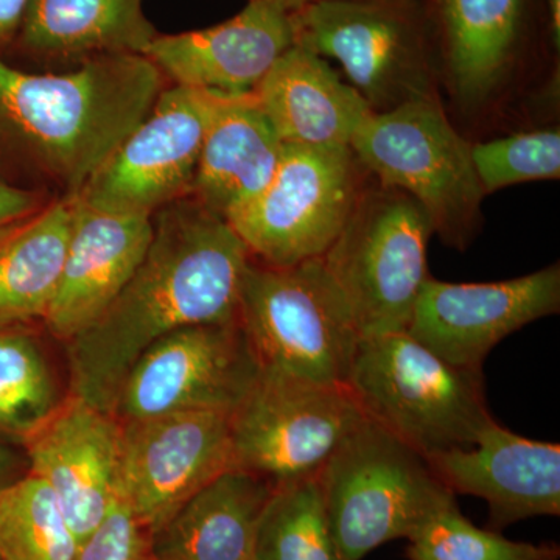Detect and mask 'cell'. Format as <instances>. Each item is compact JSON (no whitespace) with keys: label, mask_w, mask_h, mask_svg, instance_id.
<instances>
[{"label":"cell","mask_w":560,"mask_h":560,"mask_svg":"<svg viewBox=\"0 0 560 560\" xmlns=\"http://www.w3.org/2000/svg\"><path fill=\"white\" fill-rule=\"evenodd\" d=\"M253 560H342L318 477L275 489L261 515Z\"/></svg>","instance_id":"27"},{"label":"cell","mask_w":560,"mask_h":560,"mask_svg":"<svg viewBox=\"0 0 560 560\" xmlns=\"http://www.w3.org/2000/svg\"><path fill=\"white\" fill-rule=\"evenodd\" d=\"M293 2L294 11L302 9V7L311 5V3L319 2H341V0H291ZM355 2H377V0H355Z\"/></svg>","instance_id":"35"},{"label":"cell","mask_w":560,"mask_h":560,"mask_svg":"<svg viewBox=\"0 0 560 560\" xmlns=\"http://www.w3.org/2000/svg\"><path fill=\"white\" fill-rule=\"evenodd\" d=\"M408 560H559L558 544H528L481 529L464 517L458 503L438 512L411 537Z\"/></svg>","instance_id":"28"},{"label":"cell","mask_w":560,"mask_h":560,"mask_svg":"<svg viewBox=\"0 0 560 560\" xmlns=\"http://www.w3.org/2000/svg\"><path fill=\"white\" fill-rule=\"evenodd\" d=\"M282 150L253 92L228 95L206 132L189 197L230 220L267 187Z\"/></svg>","instance_id":"20"},{"label":"cell","mask_w":560,"mask_h":560,"mask_svg":"<svg viewBox=\"0 0 560 560\" xmlns=\"http://www.w3.org/2000/svg\"><path fill=\"white\" fill-rule=\"evenodd\" d=\"M238 320L261 370L305 385H346L361 335L323 260L285 268L250 260Z\"/></svg>","instance_id":"5"},{"label":"cell","mask_w":560,"mask_h":560,"mask_svg":"<svg viewBox=\"0 0 560 560\" xmlns=\"http://www.w3.org/2000/svg\"><path fill=\"white\" fill-rule=\"evenodd\" d=\"M559 308V264L501 282L452 283L429 276L407 331L453 366L481 372L501 340Z\"/></svg>","instance_id":"14"},{"label":"cell","mask_w":560,"mask_h":560,"mask_svg":"<svg viewBox=\"0 0 560 560\" xmlns=\"http://www.w3.org/2000/svg\"><path fill=\"white\" fill-rule=\"evenodd\" d=\"M226 97L168 83L77 197L95 209L147 215L189 197L206 132Z\"/></svg>","instance_id":"12"},{"label":"cell","mask_w":560,"mask_h":560,"mask_svg":"<svg viewBox=\"0 0 560 560\" xmlns=\"http://www.w3.org/2000/svg\"><path fill=\"white\" fill-rule=\"evenodd\" d=\"M153 215L95 209L75 198L60 285L43 326L62 342L95 323L149 249Z\"/></svg>","instance_id":"18"},{"label":"cell","mask_w":560,"mask_h":560,"mask_svg":"<svg viewBox=\"0 0 560 560\" xmlns=\"http://www.w3.org/2000/svg\"><path fill=\"white\" fill-rule=\"evenodd\" d=\"M433 221L415 198L364 186L348 221L320 260L345 294L361 338L407 331L429 278Z\"/></svg>","instance_id":"6"},{"label":"cell","mask_w":560,"mask_h":560,"mask_svg":"<svg viewBox=\"0 0 560 560\" xmlns=\"http://www.w3.org/2000/svg\"><path fill=\"white\" fill-rule=\"evenodd\" d=\"M282 143L350 147L374 110L326 60L291 46L253 91Z\"/></svg>","instance_id":"19"},{"label":"cell","mask_w":560,"mask_h":560,"mask_svg":"<svg viewBox=\"0 0 560 560\" xmlns=\"http://www.w3.org/2000/svg\"><path fill=\"white\" fill-rule=\"evenodd\" d=\"M260 374L259 357L241 320L183 327L132 364L110 415L119 422L180 411L231 415Z\"/></svg>","instance_id":"10"},{"label":"cell","mask_w":560,"mask_h":560,"mask_svg":"<svg viewBox=\"0 0 560 560\" xmlns=\"http://www.w3.org/2000/svg\"><path fill=\"white\" fill-rule=\"evenodd\" d=\"M28 474L24 448L18 442L0 436V490Z\"/></svg>","instance_id":"33"},{"label":"cell","mask_w":560,"mask_h":560,"mask_svg":"<svg viewBox=\"0 0 560 560\" xmlns=\"http://www.w3.org/2000/svg\"><path fill=\"white\" fill-rule=\"evenodd\" d=\"M80 541L57 497L35 475L0 490V560H73Z\"/></svg>","instance_id":"26"},{"label":"cell","mask_w":560,"mask_h":560,"mask_svg":"<svg viewBox=\"0 0 560 560\" xmlns=\"http://www.w3.org/2000/svg\"><path fill=\"white\" fill-rule=\"evenodd\" d=\"M327 521L342 560L407 539L456 503L425 456L364 416L319 471Z\"/></svg>","instance_id":"4"},{"label":"cell","mask_w":560,"mask_h":560,"mask_svg":"<svg viewBox=\"0 0 560 560\" xmlns=\"http://www.w3.org/2000/svg\"><path fill=\"white\" fill-rule=\"evenodd\" d=\"M275 489L249 471H223L153 534L154 559L253 560L261 515Z\"/></svg>","instance_id":"22"},{"label":"cell","mask_w":560,"mask_h":560,"mask_svg":"<svg viewBox=\"0 0 560 560\" xmlns=\"http://www.w3.org/2000/svg\"><path fill=\"white\" fill-rule=\"evenodd\" d=\"M145 0H32L14 44L47 66H73L105 55H143L160 33Z\"/></svg>","instance_id":"21"},{"label":"cell","mask_w":560,"mask_h":560,"mask_svg":"<svg viewBox=\"0 0 560 560\" xmlns=\"http://www.w3.org/2000/svg\"><path fill=\"white\" fill-rule=\"evenodd\" d=\"M120 423L119 499L151 534L234 469L230 415L180 411Z\"/></svg>","instance_id":"13"},{"label":"cell","mask_w":560,"mask_h":560,"mask_svg":"<svg viewBox=\"0 0 560 560\" xmlns=\"http://www.w3.org/2000/svg\"><path fill=\"white\" fill-rule=\"evenodd\" d=\"M550 5L551 36L556 47L560 44V0H548Z\"/></svg>","instance_id":"34"},{"label":"cell","mask_w":560,"mask_h":560,"mask_svg":"<svg viewBox=\"0 0 560 560\" xmlns=\"http://www.w3.org/2000/svg\"><path fill=\"white\" fill-rule=\"evenodd\" d=\"M120 436L110 412L69 394L22 441L28 474L49 486L80 544L119 500Z\"/></svg>","instance_id":"15"},{"label":"cell","mask_w":560,"mask_h":560,"mask_svg":"<svg viewBox=\"0 0 560 560\" xmlns=\"http://www.w3.org/2000/svg\"><path fill=\"white\" fill-rule=\"evenodd\" d=\"M291 24L294 44L340 61L374 113L436 97L422 35L394 0L311 3Z\"/></svg>","instance_id":"11"},{"label":"cell","mask_w":560,"mask_h":560,"mask_svg":"<svg viewBox=\"0 0 560 560\" xmlns=\"http://www.w3.org/2000/svg\"><path fill=\"white\" fill-rule=\"evenodd\" d=\"M62 400L33 326L0 327V436L22 444Z\"/></svg>","instance_id":"25"},{"label":"cell","mask_w":560,"mask_h":560,"mask_svg":"<svg viewBox=\"0 0 560 560\" xmlns=\"http://www.w3.org/2000/svg\"><path fill=\"white\" fill-rule=\"evenodd\" d=\"M167 84L143 55H105L62 72H27L0 55V173L77 197Z\"/></svg>","instance_id":"2"},{"label":"cell","mask_w":560,"mask_h":560,"mask_svg":"<svg viewBox=\"0 0 560 560\" xmlns=\"http://www.w3.org/2000/svg\"><path fill=\"white\" fill-rule=\"evenodd\" d=\"M364 419L346 386H315L261 370L231 412L232 467L275 488L316 478Z\"/></svg>","instance_id":"9"},{"label":"cell","mask_w":560,"mask_h":560,"mask_svg":"<svg viewBox=\"0 0 560 560\" xmlns=\"http://www.w3.org/2000/svg\"><path fill=\"white\" fill-rule=\"evenodd\" d=\"M453 495H474L489 506V529L560 514V445L534 441L490 422L469 447L427 458Z\"/></svg>","instance_id":"16"},{"label":"cell","mask_w":560,"mask_h":560,"mask_svg":"<svg viewBox=\"0 0 560 560\" xmlns=\"http://www.w3.org/2000/svg\"><path fill=\"white\" fill-rule=\"evenodd\" d=\"M32 0H0V55L13 46L20 35Z\"/></svg>","instance_id":"32"},{"label":"cell","mask_w":560,"mask_h":560,"mask_svg":"<svg viewBox=\"0 0 560 560\" xmlns=\"http://www.w3.org/2000/svg\"><path fill=\"white\" fill-rule=\"evenodd\" d=\"M364 172L350 147L283 143L270 183L228 223L259 264L320 259L366 186Z\"/></svg>","instance_id":"8"},{"label":"cell","mask_w":560,"mask_h":560,"mask_svg":"<svg viewBox=\"0 0 560 560\" xmlns=\"http://www.w3.org/2000/svg\"><path fill=\"white\" fill-rule=\"evenodd\" d=\"M291 46V13L265 0H249L241 13L212 27L160 33L143 57L171 84L242 95L256 90Z\"/></svg>","instance_id":"17"},{"label":"cell","mask_w":560,"mask_h":560,"mask_svg":"<svg viewBox=\"0 0 560 560\" xmlns=\"http://www.w3.org/2000/svg\"><path fill=\"white\" fill-rule=\"evenodd\" d=\"M265 2H270L272 5L279 7V9L289 11V13H293L294 11L291 0H265Z\"/></svg>","instance_id":"36"},{"label":"cell","mask_w":560,"mask_h":560,"mask_svg":"<svg viewBox=\"0 0 560 560\" xmlns=\"http://www.w3.org/2000/svg\"><path fill=\"white\" fill-rule=\"evenodd\" d=\"M77 197L0 230V327L43 324L60 285Z\"/></svg>","instance_id":"23"},{"label":"cell","mask_w":560,"mask_h":560,"mask_svg":"<svg viewBox=\"0 0 560 560\" xmlns=\"http://www.w3.org/2000/svg\"><path fill=\"white\" fill-rule=\"evenodd\" d=\"M452 90L480 105L510 69L521 33L523 0H442Z\"/></svg>","instance_id":"24"},{"label":"cell","mask_w":560,"mask_h":560,"mask_svg":"<svg viewBox=\"0 0 560 560\" xmlns=\"http://www.w3.org/2000/svg\"><path fill=\"white\" fill-rule=\"evenodd\" d=\"M55 197L57 195L38 187L14 183L0 173V230L38 212Z\"/></svg>","instance_id":"31"},{"label":"cell","mask_w":560,"mask_h":560,"mask_svg":"<svg viewBox=\"0 0 560 560\" xmlns=\"http://www.w3.org/2000/svg\"><path fill=\"white\" fill-rule=\"evenodd\" d=\"M345 386L368 419L425 458L469 447L495 420L481 372L453 366L408 331L361 338Z\"/></svg>","instance_id":"3"},{"label":"cell","mask_w":560,"mask_h":560,"mask_svg":"<svg viewBox=\"0 0 560 560\" xmlns=\"http://www.w3.org/2000/svg\"><path fill=\"white\" fill-rule=\"evenodd\" d=\"M364 171L410 195L448 245L466 248L480 223L485 190L438 97L372 113L350 143Z\"/></svg>","instance_id":"7"},{"label":"cell","mask_w":560,"mask_h":560,"mask_svg":"<svg viewBox=\"0 0 560 560\" xmlns=\"http://www.w3.org/2000/svg\"><path fill=\"white\" fill-rule=\"evenodd\" d=\"M250 260L231 224L190 197L154 212L138 270L101 318L65 342L69 394L110 412L154 342L183 327L237 320Z\"/></svg>","instance_id":"1"},{"label":"cell","mask_w":560,"mask_h":560,"mask_svg":"<svg viewBox=\"0 0 560 560\" xmlns=\"http://www.w3.org/2000/svg\"><path fill=\"white\" fill-rule=\"evenodd\" d=\"M471 161L485 194L560 176V132H518L471 145Z\"/></svg>","instance_id":"29"},{"label":"cell","mask_w":560,"mask_h":560,"mask_svg":"<svg viewBox=\"0 0 560 560\" xmlns=\"http://www.w3.org/2000/svg\"><path fill=\"white\" fill-rule=\"evenodd\" d=\"M73 560H156L153 534L119 499L105 521L81 541Z\"/></svg>","instance_id":"30"}]
</instances>
